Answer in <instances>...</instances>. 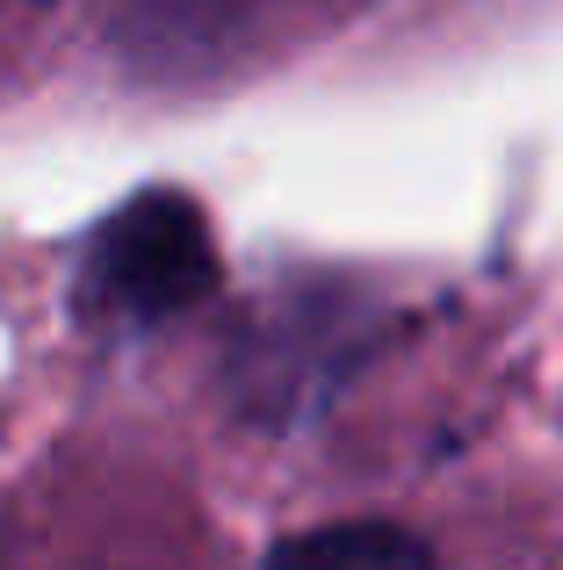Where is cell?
Returning a JSON list of instances; mask_svg holds the SVG:
<instances>
[{"mask_svg": "<svg viewBox=\"0 0 563 570\" xmlns=\"http://www.w3.org/2000/svg\"><path fill=\"white\" fill-rule=\"evenodd\" d=\"M217 289L210 224L188 195H138L95 232L80 261V311L101 325H159Z\"/></svg>", "mask_w": 563, "mask_h": 570, "instance_id": "cell-1", "label": "cell"}, {"mask_svg": "<svg viewBox=\"0 0 563 570\" xmlns=\"http://www.w3.org/2000/svg\"><path fill=\"white\" fill-rule=\"evenodd\" d=\"M260 570H434V557L419 534L391 528V520H339V528L275 542Z\"/></svg>", "mask_w": 563, "mask_h": 570, "instance_id": "cell-2", "label": "cell"}]
</instances>
